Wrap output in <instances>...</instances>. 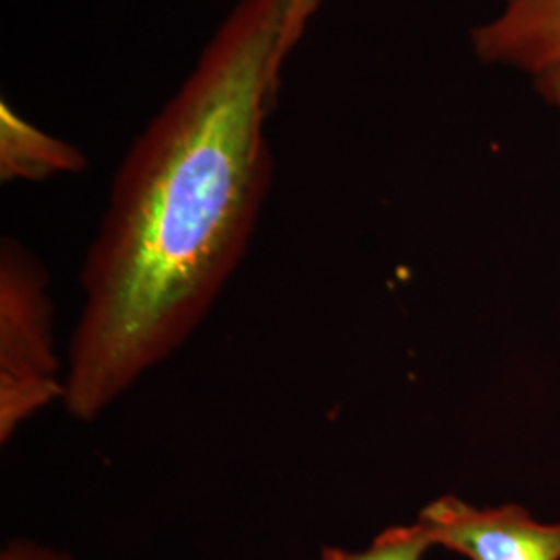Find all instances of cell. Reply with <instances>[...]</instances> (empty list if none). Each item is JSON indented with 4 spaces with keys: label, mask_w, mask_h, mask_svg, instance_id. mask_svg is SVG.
<instances>
[{
    "label": "cell",
    "mask_w": 560,
    "mask_h": 560,
    "mask_svg": "<svg viewBox=\"0 0 560 560\" xmlns=\"http://www.w3.org/2000/svg\"><path fill=\"white\" fill-rule=\"evenodd\" d=\"M291 0H237L131 143L81 264L67 413L94 421L196 335L254 237Z\"/></svg>",
    "instance_id": "6da1fadb"
},
{
    "label": "cell",
    "mask_w": 560,
    "mask_h": 560,
    "mask_svg": "<svg viewBox=\"0 0 560 560\" xmlns=\"http://www.w3.org/2000/svg\"><path fill=\"white\" fill-rule=\"evenodd\" d=\"M48 272L20 241L0 247V442L13 441L25 421L65 399L52 335Z\"/></svg>",
    "instance_id": "7a4b0ae2"
},
{
    "label": "cell",
    "mask_w": 560,
    "mask_h": 560,
    "mask_svg": "<svg viewBox=\"0 0 560 560\" xmlns=\"http://www.w3.org/2000/svg\"><path fill=\"white\" fill-rule=\"evenodd\" d=\"M418 521L432 546L469 560H560V525L540 523L517 504L476 509L442 497L430 502Z\"/></svg>",
    "instance_id": "3957f363"
},
{
    "label": "cell",
    "mask_w": 560,
    "mask_h": 560,
    "mask_svg": "<svg viewBox=\"0 0 560 560\" xmlns=\"http://www.w3.org/2000/svg\"><path fill=\"white\" fill-rule=\"evenodd\" d=\"M501 4L494 20L471 30V46L481 62L536 75L560 60V0Z\"/></svg>",
    "instance_id": "277c9868"
},
{
    "label": "cell",
    "mask_w": 560,
    "mask_h": 560,
    "mask_svg": "<svg viewBox=\"0 0 560 560\" xmlns=\"http://www.w3.org/2000/svg\"><path fill=\"white\" fill-rule=\"evenodd\" d=\"M83 168L85 156L75 145L21 119L7 102L0 104V177L4 183L50 179Z\"/></svg>",
    "instance_id": "5b68a950"
},
{
    "label": "cell",
    "mask_w": 560,
    "mask_h": 560,
    "mask_svg": "<svg viewBox=\"0 0 560 560\" xmlns=\"http://www.w3.org/2000/svg\"><path fill=\"white\" fill-rule=\"evenodd\" d=\"M428 548H432V541L418 521L413 525H397L384 529L381 536H376L360 552L339 546H324L320 560H421Z\"/></svg>",
    "instance_id": "8992f818"
},
{
    "label": "cell",
    "mask_w": 560,
    "mask_h": 560,
    "mask_svg": "<svg viewBox=\"0 0 560 560\" xmlns=\"http://www.w3.org/2000/svg\"><path fill=\"white\" fill-rule=\"evenodd\" d=\"M322 0H291L289 2V18H287V30H284V40H282V50L284 57L291 55L295 44L300 42L307 21L316 13L320 7Z\"/></svg>",
    "instance_id": "52a82bcc"
},
{
    "label": "cell",
    "mask_w": 560,
    "mask_h": 560,
    "mask_svg": "<svg viewBox=\"0 0 560 560\" xmlns=\"http://www.w3.org/2000/svg\"><path fill=\"white\" fill-rule=\"evenodd\" d=\"M0 560H75L67 552L52 550L32 540L9 541L0 555Z\"/></svg>",
    "instance_id": "ba28073f"
},
{
    "label": "cell",
    "mask_w": 560,
    "mask_h": 560,
    "mask_svg": "<svg viewBox=\"0 0 560 560\" xmlns=\"http://www.w3.org/2000/svg\"><path fill=\"white\" fill-rule=\"evenodd\" d=\"M534 78V88L544 101L560 110V60L544 67Z\"/></svg>",
    "instance_id": "9c48e42d"
}]
</instances>
